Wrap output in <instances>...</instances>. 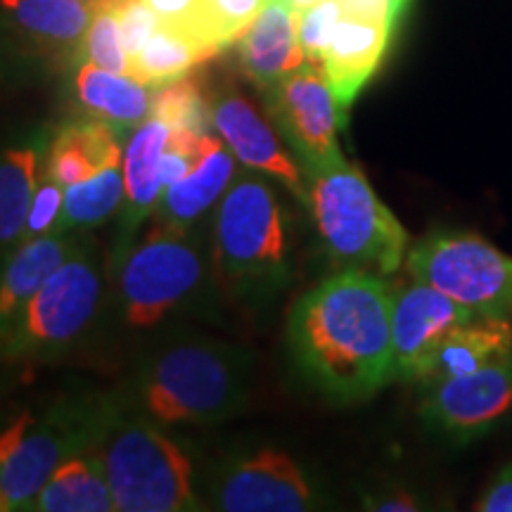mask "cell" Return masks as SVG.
Wrapping results in <instances>:
<instances>
[{"label": "cell", "mask_w": 512, "mask_h": 512, "mask_svg": "<svg viewBox=\"0 0 512 512\" xmlns=\"http://www.w3.org/2000/svg\"><path fill=\"white\" fill-rule=\"evenodd\" d=\"M394 287L339 271L294 304L287 342L302 373L335 401H361L394 380Z\"/></svg>", "instance_id": "6da1fadb"}, {"label": "cell", "mask_w": 512, "mask_h": 512, "mask_svg": "<svg viewBox=\"0 0 512 512\" xmlns=\"http://www.w3.org/2000/svg\"><path fill=\"white\" fill-rule=\"evenodd\" d=\"M252 356L204 335L166 339L133 377L131 406L162 427L216 425L242 411Z\"/></svg>", "instance_id": "7a4b0ae2"}, {"label": "cell", "mask_w": 512, "mask_h": 512, "mask_svg": "<svg viewBox=\"0 0 512 512\" xmlns=\"http://www.w3.org/2000/svg\"><path fill=\"white\" fill-rule=\"evenodd\" d=\"M93 453L100 458L119 512L204 508L188 451L131 403L107 401Z\"/></svg>", "instance_id": "3957f363"}, {"label": "cell", "mask_w": 512, "mask_h": 512, "mask_svg": "<svg viewBox=\"0 0 512 512\" xmlns=\"http://www.w3.org/2000/svg\"><path fill=\"white\" fill-rule=\"evenodd\" d=\"M306 204L332 264L380 278L399 271L408 252V233L363 171L342 162L309 174Z\"/></svg>", "instance_id": "277c9868"}, {"label": "cell", "mask_w": 512, "mask_h": 512, "mask_svg": "<svg viewBox=\"0 0 512 512\" xmlns=\"http://www.w3.org/2000/svg\"><path fill=\"white\" fill-rule=\"evenodd\" d=\"M214 264L238 299H264L290 273L287 216L275 188L256 171L235 176L214 214Z\"/></svg>", "instance_id": "5b68a950"}, {"label": "cell", "mask_w": 512, "mask_h": 512, "mask_svg": "<svg viewBox=\"0 0 512 512\" xmlns=\"http://www.w3.org/2000/svg\"><path fill=\"white\" fill-rule=\"evenodd\" d=\"M107 401H57L22 408L0 422V494L8 510H31L64 460L93 453Z\"/></svg>", "instance_id": "8992f818"}, {"label": "cell", "mask_w": 512, "mask_h": 512, "mask_svg": "<svg viewBox=\"0 0 512 512\" xmlns=\"http://www.w3.org/2000/svg\"><path fill=\"white\" fill-rule=\"evenodd\" d=\"M102 294L105 275L98 249L79 238L72 254L48 275L29 302L3 361L46 363L67 354L91 330L100 313Z\"/></svg>", "instance_id": "52a82bcc"}, {"label": "cell", "mask_w": 512, "mask_h": 512, "mask_svg": "<svg viewBox=\"0 0 512 512\" xmlns=\"http://www.w3.org/2000/svg\"><path fill=\"white\" fill-rule=\"evenodd\" d=\"M121 318L131 330H152L202 290L207 264L190 230L150 216L145 235L117 266Z\"/></svg>", "instance_id": "ba28073f"}, {"label": "cell", "mask_w": 512, "mask_h": 512, "mask_svg": "<svg viewBox=\"0 0 512 512\" xmlns=\"http://www.w3.org/2000/svg\"><path fill=\"white\" fill-rule=\"evenodd\" d=\"M413 280L444 292L477 316L512 309V256L475 233H434L406 254Z\"/></svg>", "instance_id": "9c48e42d"}, {"label": "cell", "mask_w": 512, "mask_h": 512, "mask_svg": "<svg viewBox=\"0 0 512 512\" xmlns=\"http://www.w3.org/2000/svg\"><path fill=\"white\" fill-rule=\"evenodd\" d=\"M211 508L223 512H306L320 505L318 486L297 458L275 446H247L216 465Z\"/></svg>", "instance_id": "30bf717a"}, {"label": "cell", "mask_w": 512, "mask_h": 512, "mask_svg": "<svg viewBox=\"0 0 512 512\" xmlns=\"http://www.w3.org/2000/svg\"><path fill=\"white\" fill-rule=\"evenodd\" d=\"M266 107L304 176L347 162L339 147L344 117L318 64L306 62L266 91Z\"/></svg>", "instance_id": "8fae6325"}, {"label": "cell", "mask_w": 512, "mask_h": 512, "mask_svg": "<svg viewBox=\"0 0 512 512\" xmlns=\"http://www.w3.org/2000/svg\"><path fill=\"white\" fill-rule=\"evenodd\" d=\"M512 408V358L475 373L425 382L420 413L434 430L470 441L489 432Z\"/></svg>", "instance_id": "7c38bea8"}, {"label": "cell", "mask_w": 512, "mask_h": 512, "mask_svg": "<svg viewBox=\"0 0 512 512\" xmlns=\"http://www.w3.org/2000/svg\"><path fill=\"white\" fill-rule=\"evenodd\" d=\"M477 313L453 302L444 292L413 280L394 287L392 294V347L394 380L418 382L427 361L453 330Z\"/></svg>", "instance_id": "4fadbf2b"}, {"label": "cell", "mask_w": 512, "mask_h": 512, "mask_svg": "<svg viewBox=\"0 0 512 512\" xmlns=\"http://www.w3.org/2000/svg\"><path fill=\"white\" fill-rule=\"evenodd\" d=\"M214 133L249 171L278 181L294 197L306 202V176L297 157L283 145L271 121L252 105L247 95L233 88L211 98Z\"/></svg>", "instance_id": "5bb4252c"}, {"label": "cell", "mask_w": 512, "mask_h": 512, "mask_svg": "<svg viewBox=\"0 0 512 512\" xmlns=\"http://www.w3.org/2000/svg\"><path fill=\"white\" fill-rule=\"evenodd\" d=\"M169 126L157 119H145L128 136L121 171H124V202L119 209L114 235L112 264L119 266L138 238V230L155 214L164 185L159 181V159L169 143Z\"/></svg>", "instance_id": "9a60e30c"}, {"label": "cell", "mask_w": 512, "mask_h": 512, "mask_svg": "<svg viewBox=\"0 0 512 512\" xmlns=\"http://www.w3.org/2000/svg\"><path fill=\"white\" fill-rule=\"evenodd\" d=\"M235 48L242 74L264 93L302 69L306 53L299 43L297 10L290 0H266Z\"/></svg>", "instance_id": "2e32d148"}, {"label": "cell", "mask_w": 512, "mask_h": 512, "mask_svg": "<svg viewBox=\"0 0 512 512\" xmlns=\"http://www.w3.org/2000/svg\"><path fill=\"white\" fill-rule=\"evenodd\" d=\"M81 233H50L22 242L0 266V361L19 320L48 275L72 254Z\"/></svg>", "instance_id": "e0dca14e"}, {"label": "cell", "mask_w": 512, "mask_h": 512, "mask_svg": "<svg viewBox=\"0 0 512 512\" xmlns=\"http://www.w3.org/2000/svg\"><path fill=\"white\" fill-rule=\"evenodd\" d=\"M392 36L394 27L389 24L368 22V19L349 15L339 19L330 46L320 60V69H323L344 114L354 105L363 86L380 69Z\"/></svg>", "instance_id": "ac0fdd59"}, {"label": "cell", "mask_w": 512, "mask_h": 512, "mask_svg": "<svg viewBox=\"0 0 512 512\" xmlns=\"http://www.w3.org/2000/svg\"><path fill=\"white\" fill-rule=\"evenodd\" d=\"M126 136L112 124L98 117L67 121L50 138L43 174L67 185L88 181L107 166L121 164L124 150L121 140Z\"/></svg>", "instance_id": "d6986e66"}, {"label": "cell", "mask_w": 512, "mask_h": 512, "mask_svg": "<svg viewBox=\"0 0 512 512\" xmlns=\"http://www.w3.org/2000/svg\"><path fill=\"white\" fill-rule=\"evenodd\" d=\"M512 358V323L505 316H475L439 344L418 382L465 375Z\"/></svg>", "instance_id": "ffe728a7"}, {"label": "cell", "mask_w": 512, "mask_h": 512, "mask_svg": "<svg viewBox=\"0 0 512 512\" xmlns=\"http://www.w3.org/2000/svg\"><path fill=\"white\" fill-rule=\"evenodd\" d=\"M50 140L43 133L0 152V254L22 245Z\"/></svg>", "instance_id": "44dd1931"}, {"label": "cell", "mask_w": 512, "mask_h": 512, "mask_svg": "<svg viewBox=\"0 0 512 512\" xmlns=\"http://www.w3.org/2000/svg\"><path fill=\"white\" fill-rule=\"evenodd\" d=\"M74 91L83 110L112 124L124 136L150 119L152 88L131 74L107 72L91 62H81L74 76Z\"/></svg>", "instance_id": "7402d4cb"}, {"label": "cell", "mask_w": 512, "mask_h": 512, "mask_svg": "<svg viewBox=\"0 0 512 512\" xmlns=\"http://www.w3.org/2000/svg\"><path fill=\"white\" fill-rule=\"evenodd\" d=\"M233 178L235 157L221 140V145H216L195 171H190L181 181L166 185L152 216L176 228L190 230L214 204L221 202Z\"/></svg>", "instance_id": "603a6c76"}, {"label": "cell", "mask_w": 512, "mask_h": 512, "mask_svg": "<svg viewBox=\"0 0 512 512\" xmlns=\"http://www.w3.org/2000/svg\"><path fill=\"white\" fill-rule=\"evenodd\" d=\"M0 10L36 46L74 55L95 12L83 0H0Z\"/></svg>", "instance_id": "cb8c5ba5"}, {"label": "cell", "mask_w": 512, "mask_h": 512, "mask_svg": "<svg viewBox=\"0 0 512 512\" xmlns=\"http://www.w3.org/2000/svg\"><path fill=\"white\" fill-rule=\"evenodd\" d=\"M31 510L36 512H114V496L95 453H76L53 472Z\"/></svg>", "instance_id": "d4e9b609"}, {"label": "cell", "mask_w": 512, "mask_h": 512, "mask_svg": "<svg viewBox=\"0 0 512 512\" xmlns=\"http://www.w3.org/2000/svg\"><path fill=\"white\" fill-rule=\"evenodd\" d=\"M209 55L183 31L162 24L138 55L131 57L128 74L150 88L188 76Z\"/></svg>", "instance_id": "484cf974"}, {"label": "cell", "mask_w": 512, "mask_h": 512, "mask_svg": "<svg viewBox=\"0 0 512 512\" xmlns=\"http://www.w3.org/2000/svg\"><path fill=\"white\" fill-rule=\"evenodd\" d=\"M124 202V171L121 164L107 166L88 181L64 188L60 233H83L102 226Z\"/></svg>", "instance_id": "4316f807"}, {"label": "cell", "mask_w": 512, "mask_h": 512, "mask_svg": "<svg viewBox=\"0 0 512 512\" xmlns=\"http://www.w3.org/2000/svg\"><path fill=\"white\" fill-rule=\"evenodd\" d=\"M150 117L169 126V131L214 133L211 100L202 91L200 81L190 74L152 88Z\"/></svg>", "instance_id": "83f0119b"}, {"label": "cell", "mask_w": 512, "mask_h": 512, "mask_svg": "<svg viewBox=\"0 0 512 512\" xmlns=\"http://www.w3.org/2000/svg\"><path fill=\"white\" fill-rule=\"evenodd\" d=\"M266 0H202L197 43L209 57L238 43Z\"/></svg>", "instance_id": "f1b7e54d"}, {"label": "cell", "mask_w": 512, "mask_h": 512, "mask_svg": "<svg viewBox=\"0 0 512 512\" xmlns=\"http://www.w3.org/2000/svg\"><path fill=\"white\" fill-rule=\"evenodd\" d=\"M76 60L91 62L95 67L107 69V72L128 74L131 60H128L124 41H121L117 5L95 8L91 24H88L81 46L76 50Z\"/></svg>", "instance_id": "f546056e"}, {"label": "cell", "mask_w": 512, "mask_h": 512, "mask_svg": "<svg viewBox=\"0 0 512 512\" xmlns=\"http://www.w3.org/2000/svg\"><path fill=\"white\" fill-rule=\"evenodd\" d=\"M216 145H221V138L214 133L171 131L169 143H166L162 159H159V181L164 188L195 171Z\"/></svg>", "instance_id": "4dcf8cb0"}, {"label": "cell", "mask_w": 512, "mask_h": 512, "mask_svg": "<svg viewBox=\"0 0 512 512\" xmlns=\"http://www.w3.org/2000/svg\"><path fill=\"white\" fill-rule=\"evenodd\" d=\"M344 17L342 3L339 0H318L309 8L297 10V31L299 43H302L306 62L318 64L323 60L325 50L330 46V38L335 34L339 19Z\"/></svg>", "instance_id": "1f68e13d"}, {"label": "cell", "mask_w": 512, "mask_h": 512, "mask_svg": "<svg viewBox=\"0 0 512 512\" xmlns=\"http://www.w3.org/2000/svg\"><path fill=\"white\" fill-rule=\"evenodd\" d=\"M64 207V188L53 178L43 174L38 181L34 204H31L22 242L43 238V235L60 233V219Z\"/></svg>", "instance_id": "d6a6232c"}, {"label": "cell", "mask_w": 512, "mask_h": 512, "mask_svg": "<svg viewBox=\"0 0 512 512\" xmlns=\"http://www.w3.org/2000/svg\"><path fill=\"white\" fill-rule=\"evenodd\" d=\"M119 10V29H121V41H124L126 55L131 60L133 55H138L152 34L162 27L155 10L145 3V0H126V3L117 5Z\"/></svg>", "instance_id": "836d02e7"}, {"label": "cell", "mask_w": 512, "mask_h": 512, "mask_svg": "<svg viewBox=\"0 0 512 512\" xmlns=\"http://www.w3.org/2000/svg\"><path fill=\"white\" fill-rule=\"evenodd\" d=\"M145 3L155 10L159 22L171 29L183 31V34H188L197 43V24H200L202 0H145Z\"/></svg>", "instance_id": "e575fe53"}, {"label": "cell", "mask_w": 512, "mask_h": 512, "mask_svg": "<svg viewBox=\"0 0 512 512\" xmlns=\"http://www.w3.org/2000/svg\"><path fill=\"white\" fill-rule=\"evenodd\" d=\"M339 3H342L344 15L368 19V22L389 24V27L396 29L408 0H339Z\"/></svg>", "instance_id": "d590c367"}, {"label": "cell", "mask_w": 512, "mask_h": 512, "mask_svg": "<svg viewBox=\"0 0 512 512\" xmlns=\"http://www.w3.org/2000/svg\"><path fill=\"white\" fill-rule=\"evenodd\" d=\"M475 510L479 512H512V465L491 482L486 494L479 498Z\"/></svg>", "instance_id": "8d00e7d4"}, {"label": "cell", "mask_w": 512, "mask_h": 512, "mask_svg": "<svg viewBox=\"0 0 512 512\" xmlns=\"http://www.w3.org/2000/svg\"><path fill=\"white\" fill-rule=\"evenodd\" d=\"M366 508L380 510V512H408V510H418L420 505H418V501H415V496L396 489V491H389V494H384V496L368 498Z\"/></svg>", "instance_id": "74e56055"}, {"label": "cell", "mask_w": 512, "mask_h": 512, "mask_svg": "<svg viewBox=\"0 0 512 512\" xmlns=\"http://www.w3.org/2000/svg\"><path fill=\"white\" fill-rule=\"evenodd\" d=\"M313 3H318V0H290V5L294 10H304V8H309V5H313Z\"/></svg>", "instance_id": "f35d334b"}, {"label": "cell", "mask_w": 512, "mask_h": 512, "mask_svg": "<svg viewBox=\"0 0 512 512\" xmlns=\"http://www.w3.org/2000/svg\"><path fill=\"white\" fill-rule=\"evenodd\" d=\"M83 3L93 5V8H100V5H102V0H83Z\"/></svg>", "instance_id": "ab89813d"}]
</instances>
